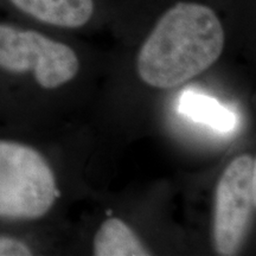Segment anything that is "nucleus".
<instances>
[{
  "mask_svg": "<svg viewBox=\"0 0 256 256\" xmlns=\"http://www.w3.org/2000/svg\"><path fill=\"white\" fill-rule=\"evenodd\" d=\"M226 30L216 8L202 0H176L148 31L136 56L140 78L174 88L209 69L222 56Z\"/></svg>",
  "mask_w": 256,
  "mask_h": 256,
  "instance_id": "1",
  "label": "nucleus"
},
{
  "mask_svg": "<svg viewBox=\"0 0 256 256\" xmlns=\"http://www.w3.org/2000/svg\"><path fill=\"white\" fill-rule=\"evenodd\" d=\"M256 208V160L242 154L220 176L214 211V246L217 254H238L250 229Z\"/></svg>",
  "mask_w": 256,
  "mask_h": 256,
  "instance_id": "4",
  "label": "nucleus"
},
{
  "mask_svg": "<svg viewBox=\"0 0 256 256\" xmlns=\"http://www.w3.org/2000/svg\"><path fill=\"white\" fill-rule=\"evenodd\" d=\"M6 6L34 24L60 30L87 26L98 11L96 0H2Z\"/></svg>",
  "mask_w": 256,
  "mask_h": 256,
  "instance_id": "5",
  "label": "nucleus"
},
{
  "mask_svg": "<svg viewBox=\"0 0 256 256\" xmlns=\"http://www.w3.org/2000/svg\"><path fill=\"white\" fill-rule=\"evenodd\" d=\"M178 110L197 122L206 124L220 132L235 127L236 116L216 98L194 90L183 92L179 98Z\"/></svg>",
  "mask_w": 256,
  "mask_h": 256,
  "instance_id": "7",
  "label": "nucleus"
},
{
  "mask_svg": "<svg viewBox=\"0 0 256 256\" xmlns=\"http://www.w3.org/2000/svg\"><path fill=\"white\" fill-rule=\"evenodd\" d=\"M96 256L151 255L140 238L124 220L110 218L102 224L94 238Z\"/></svg>",
  "mask_w": 256,
  "mask_h": 256,
  "instance_id": "6",
  "label": "nucleus"
},
{
  "mask_svg": "<svg viewBox=\"0 0 256 256\" xmlns=\"http://www.w3.org/2000/svg\"><path fill=\"white\" fill-rule=\"evenodd\" d=\"M34 250L23 238L0 234V256H30Z\"/></svg>",
  "mask_w": 256,
  "mask_h": 256,
  "instance_id": "8",
  "label": "nucleus"
},
{
  "mask_svg": "<svg viewBox=\"0 0 256 256\" xmlns=\"http://www.w3.org/2000/svg\"><path fill=\"white\" fill-rule=\"evenodd\" d=\"M60 196L46 156L30 144L0 136V222L43 218Z\"/></svg>",
  "mask_w": 256,
  "mask_h": 256,
  "instance_id": "2",
  "label": "nucleus"
},
{
  "mask_svg": "<svg viewBox=\"0 0 256 256\" xmlns=\"http://www.w3.org/2000/svg\"><path fill=\"white\" fill-rule=\"evenodd\" d=\"M80 60L69 44L28 25L0 20V75L30 78L54 90L78 75Z\"/></svg>",
  "mask_w": 256,
  "mask_h": 256,
  "instance_id": "3",
  "label": "nucleus"
}]
</instances>
